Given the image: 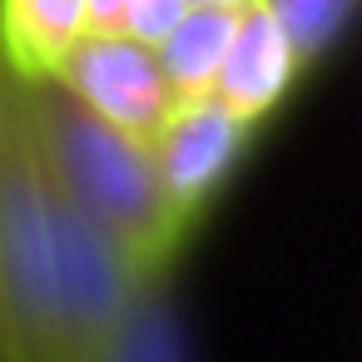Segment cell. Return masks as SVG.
Returning a JSON list of instances; mask_svg holds the SVG:
<instances>
[{"label": "cell", "instance_id": "1", "mask_svg": "<svg viewBox=\"0 0 362 362\" xmlns=\"http://www.w3.org/2000/svg\"><path fill=\"white\" fill-rule=\"evenodd\" d=\"M149 273L55 184L21 80L0 65V342L6 362H95Z\"/></svg>", "mask_w": 362, "mask_h": 362}, {"label": "cell", "instance_id": "2", "mask_svg": "<svg viewBox=\"0 0 362 362\" xmlns=\"http://www.w3.org/2000/svg\"><path fill=\"white\" fill-rule=\"evenodd\" d=\"M21 100H25L35 144L55 184L65 189V199L100 233H110L144 273L174 268L194 228L174 214L154 174L149 139L95 115L55 70L21 80Z\"/></svg>", "mask_w": 362, "mask_h": 362}, {"label": "cell", "instance_id": "3", "mask_svg": "<svg viewBox=\"0 0 362 362\" xmlns=\"http://www.w3.org/2000/svg\"><path fill=\"white\" fill-rule=\"evenodd\" d=\"M253 134H258V124H248L243 115H233L214 95L169 110V119L149 139V154H154V174H159L174 214L189 228H199V218L209 214L218 189L233 179Z\"/></svg>", "mask_w": 362, "mask_h": 362}, {"label": "cell", "instance_id": "4", "mask_svg": "<svg viewBox=\"0 0 362 362\" xmlns=\"http://www.w3.org/2000/svg\"><path fill=\"white\" fill-rule=\"evenodd\" d=\"M95 115H105L110 124L154 139L159 124L174 110V95L164 85V70L154 60V45L124 35V30H85L60 70H55Z\"/></svg>", "mask_w": 362, "mask_h": 362}, {"label": "cell", "instance_id": "5", "mask_svg": "<svg viewBox=\"0 0 362 362\" xmlns=\"http://www.w3.org/2000/svg\"><path fill=\"white\" fill-rule=\"evenodd\" d=\"M303 80V65L283 35V25L268 16L263 0H248L233 21V35H228V50H223V65L214 75V100L228 105L233 115H243L248 124H263L288 95L293 85Z\"/></svg>", "mask_w": 362, "mask_h": 362}, {"label": "cell", "instance_id": "6", "mask_svg": "<svg viewBox=\"0 0 362 362\" xmlns=\"http://www.w3.org/2000/svg\"><path fill=\"white\" fill-rule=\"evenodd\" d=\"M85 30V0H0V65L16 80L50 75Z\"/></svg>", "mask_w": 362, "mask_h": 362}, {"label": "cell", "instance_id": "7", "mask_svg": "<svg viewBox=\"0 0 362 362\" xmlns=\"http://www.w3.org/2000/svg\"><path fill=\"white\" fill-rule=\"evenodd\" d=\"M95 362H189V337H184L169 268L149 273L134 288L129 308L119 313V322L105 337V347L95 352Z\"/></svg>", "mask_w": 362, "mask_h": 362}, {"label": "cell", "instance_id": "8", "mask_svg": "<svg viewBox=\"0 0 362 362\" xmlns=\"http://www.w3.org/2000/svg\"><path fill=\"white\" fill-rule=\"evenodd\" d=\"M233 21H238V11L189 6V11L174 21V30L154 45V60H159V70H164V85H169V95H174V105L204 100V95L214 90V75H218V65H223Z\"/></svg>", "mask_w": 362, "mask_h": 362}, {"label": "cell", "instance_id": "9", "mask_svg": "<svg viewBox=\"0 0 362 362\" xmlns=\"http://www.w3.org/2000/svg\"><path fill=\"white\" fill-rule=\"evenodd\" d=\"M263 6L283 25V35H288V45H293V55H298L303 70H313L317 60H327L332 45H337V35L352 21V0H263Z\"/></svg>", "mask_w": 362, "mask_h": 362}, {"label": "cell", "instance_id": "10", "mask_svg": "<svg viewBox=\"0 0 362 362\" xmlns=\"http://www.w3.org/2000/svg\"><path fill=\"white\" fill-rule=\"evenodd\" d=\"M184 11H189L184 0H124L115 30H124V35L144 40V45H159V40L174 30V21H179Z\"/></svg>", "mask_w": 362, "mask_h": 362}, {"label": "cell", "instance_id": "11", "mask_svg": "<svg viewBox=\"0 0 362 362\" xmlns=\"http://www.w3.org/2000/svg\"><path fill=\"white\" fill-rule=\"evenodd\" d=\"M119 6H124V0H85L90 30H115V25H119Z\"/></svg>", "mask_w": 362, "mask_h": 362}, {"label": "cell", "instance_id": "12", "mask_svg": "<svg viewBox=\"0 0 362 362\" xmlns=\"http://www.w3.org/2000/svg\"><path fill=\"white\" fill-rule=\"evenodd\" d=\"M184 6H218V11H243L248 0H184Z\"/></svg>", "mask_w": 362, "mask_h": 362}, {"label": "cell", "instance_id": "13", "mask_svg": "<svg viewBox=\"0 0 362 362\" xmlns=\"http://www.w3.org/2000/svg\"><path fill=\"white\" fill-rule=\"evenodd\" d=\"M0 362H6V342H0Z\"/></svg>", "mask_w": 362, "mask_h": 362}]
</instances>
